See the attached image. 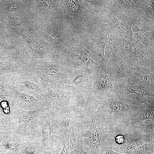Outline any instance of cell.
I'll use <instances>...</instances> for the list:
<instances>
[{"instance_id": "obj_25", "label": "cell", "mask_w": 154, "mask_h": 154, "mask_svg": "<svg viewBox=\"0 0 154 154\" xmlns=\"http://www.w3.org/2000/svg\"><path fill=\"white\" fill-rule=\"evenodd\" d=\"M135 142L138 151V154H154V141L149 143H144L136 140Z\"/></svg>"}, {"instance_id": "obj_13", "label": "cell", "mask_w": 154, "mask_h": 154, "mask_svg": "<svg viewBox=\"0 0 154 154\" xmlns=\"http://www.w3.org/2000/svg\"><path fill=\"white\" fill-rule=\"evenodd\" d=\"M126 10L117 0H108L98 14L100 21L112 27L126 15Z\"/></svg>"}, {"instance_id": "obj_20", "label": "cell", "mask_w": 154, "mask_h": 154, "mask_svg": "<svg viewBox=\"0 0 154 154\" xmlns=\"http://www.w3.org/2000/svg\"><path fill=\"white\" fill-rule=\"evenodd\" d=\"M71 117L68 115L65 116L64 122V131L60 137L63 144V148L60 154H70L71 149L70 139L71 129L74 127H70V122Z\"/></svg>"}, {"instance_id": "obj_21", "label": "cell", "mask_w": 154, "mask_h": 154, "mask_svg": "<svg viewBox=\"0 0 154 154\" xmlns=\"http://www.w3.org/2000/svg\"><path fill=\"white\" fill-rule=\"evenodd\" d=\"M133 38L146 47L154 48V31L133 33Z\"/></svg>"}, {"instance_id": "obj_14", "label": "cell", "mask_w": 154, "mask_h": 154, "mask_svg": "<svg viewBox=\"0 0 154 154\" xmlns=\"http://www.w3.org/2000/svg\"><path fill=\"white\" fill-rule=\"evenodd\" d=\"M125 14L131 19L134 33L154 31V21L148 19L141 9L126 11Z\"/></svg>"}, {"instance_id": "obj_23", "label": "cell", "mask_w": 154, "mask_h": 154, "mask_svg": "<svg viewBox=\"0 0 154 154\" xmlns=\"http://www.w3.org/2000/svg\"><path fill=\"white\" fill-rule=\"evenodd\" d=\"M39 141L38 140H27L21 149L23 154H35L39 150Z\"/></svg>"}, {"instance_id": "obj_9", "label": "cell", "mask_w": 154, "mask_h": 154, "mask_svg": "<svg viewBox=\"0 0 154 154\" xmlns=\"http://www.w3.org/2000/svg\"><path fill=\"white\" fill-rule=\"evenodd\" d=\"M89 36L90 52L96 56L104 58L105 46L114 38L110 27L100 21Z\"/></svg>"}, {"instance_id": "obj_3", "label": "cell", "mask_w": 154, "mask_h": 154, "mask_svg": "<svg viewBox=\"0 0 154 154\" xmlns=\"http://www.w3.org/2000/svg\"><path fill=\"white\" fill-rule=\"evenodd\" d=\"M104 58L96 64L91 70L92 84L86 93L83 94L91 101H96L118 95L108 77Z\"/></svg>"}, {"instance_id": "obj_2", "label": "cell", "mask_w": 154, "mask_h": 154, "mask_svg": "<svg viewBox=\"0 0 154 154\" xmlns=\"http://www.w3.org/2000/svg\"><path fill=\"white\" fill-rule=\"evenodd\" d=\"M92 102L101 116L108 118L129 117L138 110V96L134 94L125 97L118 95Z\"/></svg>"}, {"instance_id": "obj_22", "label": "cell", "mask_w": 154, "mask_h": 154, "mask_svg": "<svg viewBox=\"0 0 154 154\" xmlns=\"http://www.w3.org/2000/svg\"><path fill=\"white\" fill-rule=\"evenodd\" d=\"M112 147L115 151L122 154H138L137 147L135 142H125L121 144L115 143Z\"/></svg>"}, {"instance_id": "obj_15", "label": "cell", "mask_w": 154, "mask_h": 154, "mask_svg": "<svg viewBox=\"0 0 154 154\" xmlns=\"http://www.w3.org/2000/svg\"><path fill=\"white\" fill-rule=\"evenodd\" d=\"M67 55L72 60L84 63L90 71L103 58L93 54L82 45L79 44L74 45L68 52Z\"/></svg>"}, {"instance_id": "obj_7", "label": "cell", "mask_w": 154, "mask_h": 154, "mask_svg": "<svg viewBox=\"0 0 154 154\" xmlns=\"http://www.w3.org/2000/svg\"><path fill=\"white\" fill-rule=\"evenodd\" d=\"M56 112L46 110L42 114L39 150L42 154H51L57 139Z\"/></svg>"}, {"instance_id": "obj_28", "label": "cell", "mask_w": 154, "mask_h": 154, "mask_svg": "<svg viewBox=\"0 0 154 154\" xmlns=\"http://www.w3.org/2000/svg\"><path fill=\"white\" fill-rule=\"evenodd\" d=\"M67 5L69 11L73 13L78 14L84 10L83 4L80 1H68Z\"/></svg>"}, {"instance_id": "obj_31", "label": "cell", "mask_w": 154, "mask_h": 154, "mask_svg": "<svg viewBox=\"0 0 154 154\" xmlns=\"http://www.w3.org/2000/svg\"><path fill=\"white\" fill-rule=\"evenodd\" d=\"M141 129L145 133L147 134L152 141H154V122L148 125L142 124Z\"/></svg>"}, {"instance_id": "obj_8", "label": "cell", "mask_w": 154, "mask_h": 154, "mask_svg": "<svg viewBox=\"0 0 154 154\" xmlns=\"http://www.w3.org/2000/svg\"><path fill=\"white\" fill-rule=\"evenodd\" d=\"M90 111L92 115L90 126L88 130L81 136L79 141L88 146L92 154H100L103 135L101 117L93 105H92Z\"/></svg>"}, {"instance_id": "obj_32", "label": "cell", "mask_w": 154, "mask_h": 154, "mask_svg": "<svg viewBox=\"0 0 154 154\" xmlns=\"http://www.w3.org/2000/svg\"><path fill=\"white\" fill-rule=\"evenodd\" d=\"M70 149L77 154H89L84 149L81 142L79 141L76 142H70Z\"/></svg>"}, {"instance_id": "obj_12", "label": "cell", "mask_w": 154, "mask_h": 154, "mask_svg": "<svg viewBox=\"0 0 154 154\" xmlns=\"http://www.w3.org/2000/svg\"><path fill=\"white\" fill-rule=\"evenodd\" d=\"M154 97L145 96L139 97L137 111L127 119L128 125H134L138 123H142L145 120L151 119L154 121Z\"/></svg>"}, {"instance_id": "obj_1", "label": "cell", "mask_w": 154, "mask_h": 154, "mask_svg": "<svg viewBox=\"0 0 154 154\" xmlns=\"http://www.w3.org/2000/svg\"><path fill=\"white\" fill-rule=\"evenodd\" d=\"M112 47L115 54L130 68L143 75L154 74V48L131 40L114 38Z\"/></svg>"}, {"instance_id": "obj_11", "label": "cell", "mask_w": 154, "mask_h": 154, "mask_svg": "<svg viewBox=\"0 0 154 154\" xmlns=\"http://www.w3.org/2000/svg\"><path fill=\"white\" fill-rule=\"evenodd\" d=\"M78 95L77 91L65 92L50 90L40 93L45 110L57 111L61 105L67 103L72 97Z\"/></svg>"}, {"instance_id": "obj_27", "label": "cell", "mask_w": 154, "mask_h": 154, "mask_svg": "<svg viewBox=\"0 0 154 154\" xmlns=\"http://www.w3.org/2000/svg\"><path fill=\"white\" fill-rule=\"evenodd\" d=\"M154 1L145 0L144 2L141 7L145 14L147 17L154 21Z\"/></svg>"}, {"instance_id": "obj_34", "label": "cell", "mask_w": 154, "mask_h": 154, "mask_svg": "<svg viewBox=\"0 0 154 154\" xmlns=\"http://www.w3.org/2000/svg\"><path fill=\"white\" fill-rule=\"evenodd\" d=\"M115 143L117 144H121L125 142V139L122 135H119L117 136L115 138Z\"/></svg>"}, {"instance_id": "obj_33", "label": "cell", "mask_w": 154, "mask_h": 154, "mask_svg": "<svg viewBox=\"0 0 154 154\" xmlns=\"http://www.w3.org/2000/svg\"><path fill=\"white\" fill-rule=\"evenodd\" d=\"M101 154H122L115 151L112 147L102 146L100 150Z\"/></svg>"}, {"instance_id": "obj_19", "label": "cell", "mask_w": 154, "mask_h": 154, "mask_svg": "<svg viewBox=\"0 0 154 154\" xmlns=\"http://www.w3.org/2000/svg\"><path fill=\"white\" fill-rule=\"evenodd\" d=\"M124 84H143L154 88V74L143 75L131 70Z\"/></svg>"}, {"instance_id": "obj_35", "label": "cell", "mask_w": 154, "mask_h": 154, "mask_svg": "<svg viewBox=\"0 0 154 154\" xmlns=\"http://www.w3.org/2000/svg\"><path fill=\"white\" fill-rule=\"evenodd\" d=\"M3 137V133L0 130V145L1 144V141Z\"/></svg>"}, {"instance_id": "obj_6", "label": "cell", "mask_w": 154, "mask_h": 154, "mask_svg": "<svg viewBox=\"0 0 154 154\" xmlns=\"http://www.w3.org/2000/svg\"><path fill=\"white\" fill-rule=\"evenodd\" d=\"M112 42H108L105 46L104 61L108 77L117 91L125 83L131 70L114 53Z\"/></svg>"}, {"instance_id": "obj_30", "label": "cell", "mask_w": 154, "mask_h": 154, "mask_svg": "<svg viewBox=\"0 0 154 154\" xmlns=\"http://www.w3.org/2000/svg\"><path fill=\"white\" fill-rule=\"evenodd\" d=\"M21 85L31 90L40 91L41 87L35 82L27 79L22 81Z\"/></svg>"}, {"instance_id": "obj_4", "label": "cell", "mask_w": 154, "mask_h": 154, "mask_svg": "<svg viewBox=\"0 0 154 154\" xmlns=\"http://www.w3.org/2000/svg\"><path fill=\"white\" fill-rule=\"evenodd\" d=\"M15 108L18 117V125L15 132L27 140H39L41 118L44 110L39 109L26 110Z\"/></svg>"}, {"instance_id": "obj_10", "label": "cell", "mask_w": 154, "mask_h": 154, "mask_svg": "<svg viewBox=\"0 0 154 154\" xmlns=\"http://www.w3.org/2000/svg\"><path fill=\"white\" fill-rule=\"evenodd\" d=\"M64 73L66 74L68 85L72 86L80 94L87 92L92 85L91 71L86 66L67 67Z\"/></svg>"}, {"instance_id": "obj_36", "label": "cell", "mask_w": 154, "mask_h": 154, "mask_svg": "<svg viewBox=\"0 0 154 154\" xmlns=\"http://www.w3.org/2000/svg\"><path fill=\"white\" fill-rule=\"evenodd\" d=\"M70 154H77L75 152H74L73 150L71 149Z\"/></svg>"}, {"instance_id": "obj_18", "label": "cell", "mask_w": 154, "mask_h": 154, "mask_svg": "<svg viewBox=\"0 0 154 154\" xmlns=\"http://www.w3.org/2000/svg\"><path fill=\"white\" fill-rule=\"evenodd\" d=\"M17 135L14 131L3 134L0 147L13 153L21 150L25 142L27 141Z\"/></svg>"}, {"instance_id": "obj_24", "label": "cell", "mask_w": 154, "mask_h": 154, "mask_svg": "<svg viewBox=\"0 0 154 154\" xmlns=\"http://www.w3.org/2000/svg\"><path fill=\"white\" fill-rule=\"evenodd\" d=\"M44 33V35L48 38L60 46H63L66 42L65 38L61 32L48 30L45 31Z\"/></svg>"}, {"instance_id": "obj_5", "label": "cell", "mask_w": 154, "mask_h": 154, "mask_svg": "<svg viewBox=\"0 0 154 154\" xmlns=\"http://www.w3.org/2000/svg\"><path fill=\"white\" fill-rule=\"evenodd\" d=\"M38 70L42 79L50 90L70 92L76 91L72 86L65 84L61 80L62 74L66 66L61 61L57 63L46 61L37 62Z\"/></svg>"}, {"instance_id": "obj_26", "label": "cell", "mask_w": 154, "mask_h": 154, "mask_svg": "<svg viewBox=\"0 0 154 154\" xmlns=\"http://www.w3.org/2000/svg\"><path fill=\"white\" fill-rule=\"evenodd\" d=\"M117 1L124 8L126 11L141 8L145 0H120Z\"/></svg>"}, {"instance_id": "obj_16", "label": "cell", "mask_w": 154, "mask_h": 154, "mask_svg": "<svg viewBox=\"0 0 154 154\" xmlns=\"http://www.w3.org/2000/svg\"><path fill=\"white\" fill-rule=\"evenodd\" d=\"M132 27L131 19L125 15L114 26L109 27L114 38L131 40L134 33Z\"/></svg>"}, {"instance_id": "obj_17", "label": "cell", "mask_w": 154, "mask_h": 154, "mask_svg": "<svg viewBox=\"0 0 154 154\" xmlns=\"http://www.w3.org/2000/svg\"><path fill=\"white\" fill-rule=\"evenodd\" d=\"M117 92L119 96L122 97H125L131 94H135L139 97H154V88L143 84H124Z\"/></svg>"}, {"instance_id": "obj_29", "label": "cell", "mask_w": 154, "mask_h": 154, "mask_svg": "<svg viewBox=\"0 0 154 154\" xmlns=\"http://www.w3.org/2000/svg\"><path fill=\"white\" fill-rule=\"evenodd\" d=\"M0 70L10 72H15L18 70L16 64L5 60H0Z\"/></svg>"}]
</instances>
